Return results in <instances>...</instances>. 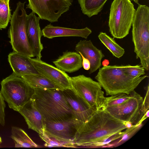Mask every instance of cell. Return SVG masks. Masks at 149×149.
I'll return each instance as SVG.
<instances>
[{"label": "cell", "instance_id": "obj_20", "mask_svg": "<svg viewBox=\"0 0 149 149\" xmlns=\"http://www.w3.org/2000/svg\"><path fill=\"white\" fill-rule=\"evenodd\" d=\"M21 77L27 84L33 89H64L60 86L39 74H27Z\"/></svg>", "mask_w": 149, "mask_h": 149}, {"label": "cell", "instance_id": "obj_6", "mask_svg": "<svg viewBox=\"0 0 149 149\" xmlns=\"http://www.w3.org/2000/svg\"><path fill=\"white\" fill-rule=\"evenodd\" d=\"M1 92L10 108L17 111L32 98L34 89L14 72L1 82Z\"/></svg>", "mask_w": 149, "mask_h": 149}, {"label": "cell", "instance_id": "obj_26", "mask_svg": "<svg viewBox=\"0 0 149 149\" xmlns=\"http://www.w3.org/2000/svg\"><path fill=\"white\" fill-rule=\"evenodd\" d=\"M142 126V123L127 128L124 131V134L122 137L118 139L117 142L113 143L111 146L117 147L123 144L131 138L141 128Z\"/></svg>", "mask_w": 149, "mask_h": 149}, {"label": "cell", "instance_id": "obj_2", "mask_svg": "<svg viewBox=\"0 0 149 149\" xmlns=\"http://www.w3.org/2000/svg\"><path fill=\"white\" fill-rule=\"evenodd\" d=\"M34 90L32 98L45 121L75 118L65 98L63 90L41 88Z\"/></svg>", "mask_w": 149, "mask_h": 149}, {"label": "cell", "instance_id": "obj_27", "mask_svg": "<svg viewBox=\"0 0 149 149\" xmlns=\"http://www.w3.org/2000/svg\"><path fill=\"white\" fill-rule=\"evenodd\" d=\"M130 97V94L122 93L105 97V108L121 104L128 99Z\"/></svg>", "mask_w": 149, "mask_h": 149}, {"label": "cell", "instance_id": "obj_17", "mask_svg": "<svg viewBox=\"0 0 149 149\" xmlns=\"http://www.w3.org/2000/svg\"><path fill=\"white\" fill-rule=\"evenodd\" d=\"M42 36L49 39L60 37H79L85 39L91 33L92 31L87 27L82 29H74L54 26L50 24L42 30Z\"/></svg>", "mask_w": 149, "mask_h": 149}, {"label": "cell", "instance_id": "obj_7", "mask_svg": "<svg viewBox=\"0 0 149 149\" xmlns=\"http://www.w3.org/2000/svg\"><path fill=\"white\" fill-rule=\"evenodd\" d=\"M135 11L130 0H113L110 9L108 25L114 38H123L129 34Z\"/></svg>", "mask_w": 149, "mask_h": 149}, {"label": "cell", "instance_id": "obj_35", "mask_svg": "<svg viewBox=\"0 0 149 149\" xmlns=\"http://www.w3.org/2000/svg\"><path fill=\"white\" fill-rule=\"evenodd\" d=\"M136 3L139 4V0H133Z\"/></svg>", "mask_w": 149, "mask_h": 149}, {"label": "cell", "instance_id": "obj_14", "mask_svg": "<svg viewBox=\"0 0 149 149\" xmlns=\"http://www.w3.org/2000/svg\"><path fill=\"white\" fill-rule=\"evenodd\" d=\"M40 19L33 12L27 15L26 30L28 41L34 57L41 59V52L43 47L41 42L42 33L39 25Z\"/></svg>", "mask_w": 149, "mask_h": 149}, {"label": "cell", "instance_id": "obj_12", "mask_svg": "<svg viewBox=\"0 0 149 149\" xmlns=\"http://www.w3.org/2000/svg\"><path fill=\"white\" fill-rule=\"evenodd\" d=\"M39 74L60 86L64 89L72 87L70 77L65 72L42 61L40 59L29 58Z\"/></svg>", "mask_w": 149, "mask_h": 149}, {"label": "cell", "instance_id": "obj_11", "mask_svg": "<svg viewBox=\"0 0 149 149\" xmlns=\"http://www.w3.org/2000/svg\"><path fill=\"white\" fill-rule=\"evenodd\" d=\"M83 123L75 118L45 121L43 133L48 136L59 140L74 142L77 132Z\"/></svg>", "mask_w": 149, "mask_h": 149}, {"label": "cell", "instance_id": "obj_21", "mask_svg": "<svg viewBox=\"0 0 149 149\" xmlns=\"http://www.w3.org/2000/svg\"><path fill=\"white\" fill-rule=\"evenodd\" d=\"M11 138L13 141L15 148H37L38 145L22 129L17 127L11 128Z\"/></svg>", "mask_w": 149, "mask_h": 149}, {"label": "cell", "instance_id": "obj_9", "mask_svg": "<svg viewBox=\"0 0 149 149\" xmlns=\"http://www.w3.org/2000/svg\"><path fill=\"white\" fill-rule=\"evenodd\" d=\"M130 94L129 98L123 102L105 109L116 118L134 126L141 124L140 121L146 112L143 97L134 90Z\"/></svg>", "mask_w": 149, "mask_h": 149}, {"label": "cell", "instance_id": "obj_5", "mask_svg": "<svg viewBox=\"0 0 149 149\" xmlns=\"http://www.w3.org/2000/svg\"><path fill=\"white\" fill-rule=\"evenodd\" d=\"M25 2H18L11 15L8 31L10 42L13 51L29 58L34 57L29 45L26 33L27 15L24 8Z\"/></svg>", "mask_w": 149, "mask_h": 149}, {"label": "cell", "instance_id": "obj_30", "mask_svg": "<svg viewBox=\"0 0 149 149\" xmlns=\"http://www.w3.org/2000/svg\"><path fill=\"white\" fill-rule=\"evenodd\" d=\"M6 104L4 100L0 91V124L4 126L5 124V109Z\"/></svg>", "mask_w": 149, "mask_h": 149}, {"label": "cell", "instance_id": "obj_24", "mask_svg": "<svg viewBox=\"0 0 149 149\" xmlns=\"http://www.w3.org/2000/svg\"><path fill=\"white\" fill-rule=\"evenodd\" d=\"M10 0H0V30L5 29L10 20L11 15Z\"/></svg>", "mask_w": 149, "mask_h": 149}, {"label": "cell", "instance_id": "obj_10", "mask_svg": "<svg viewBox=\"0 0 149 149\" xmlns=\"http://www.w3.org/2000/svg\"><path fill=\"white\" fill-rule=\"evenodd\" d=\"M26 8L32 10L42 19L52 23L57 22L61 15L68 11L72 0H28Z\"/></svg>", "mask_w": 149, "mask_h": 149}, {"label": "cell", "instance_id": "obj_25", "mask_svg": "<svg viewBox=\"0 0 149 149\" xmlns=\"http://www.w3.org/2000/svg\"><path fill=\"white\" fill-rule=\"evenodd\" d=\"M42 140L45 142V146L51 147L76 148L73 142L61 141L53 137H50L45 135L43 132L39 134Z\"/></svg>", "mask_w": 149, "mask_h": 149}, {"label": "cell", "instance_id": "obj_15", "mask_svg": "<svg viewBox=\"0 0 149 149\" xmlns=\"http://www.w3.org/2000/svg\"><path fill=\"white\" fill-rule=\"evenodd\" d=\"M18 112L24 118L29 129L39 134L43 132L45 120L32 98L20 108Z\"/></svg>", "mask_w": 149, "mask_h": 149}, {"label": "cell", "instance_id": "obj_4", "mask_svg": "<svg viewBox=\"0 0 149 149\" xmlns=\"http://www.w3.org/2000/svg\"><path fill=\"white\" fill-rule=\"evenodd\" d=\"M132 40L136 59L145 70L149 69V8L139 4L134 17Z\"/></svg>", "mask_w": 149, "mask_h": 149}, {"label": "cell", "instance_id": "obj_36", "mask_svg": "<svg viewBox=\"0 0 149 149\" xmlns=\"http://www.w3.org/2000/svg\"><path fill=\"white\" fill-rule=\"evenodd\" d=\"M2 141L1 137L0 136V144L2 143Z\"/></svg>", "mask_w": 149, "mask_h": 149}, {"label": "cell", "instance_id": "obj_23", "mask_svg": "<svg viewBox=\"0 0 149 149\" xmlns=\"http://www.w3.org/2000/svg\"><path fill=\"white\" fill-rule=\"evenodd\" d=\"M98 37L113 56L120 58L123 56L125 52L124 49L116 42L114 38L110 37L106 33L102 32H100Z\"/></svg>", "mask_w": 149, "mask_h": 149}, {"label": "cell", "instance_id": "obj_3", "mask_svg": "<svg viewBox=\"0 0 149 149\" xmlns=\"http://www.w3.org/2000/svg\"><path fill=\"white\" fill-rule=\"evenodd\" d=\"M148 76L133 78L125 72L124 65H108L100 68L95 79L106 92L107 95L124 93L130 94Z\"/></svg>", "mask_w": 149, "mask_h": 149}, {"label": "cell", "instance_id": "obj_19", "mask_svg": "<svg viewBox=\"0 0 149 149\" xmlns=\"http://www.w3.org/2000/svg\"><path fill=\"white\" fill-rule=\"evenodd\" d=\"M8 60L13 72L21 77L27 74H39L29 58L13 51L8 56Z\"/></svg>", "mask_w": 149, "mask_h": 149}, {"label": "cell", "instance_id": "obj_16", "mask_svg": "<svg viewBox=\"0 0 149 149\" xmlns=\"http://www.w3.org/2000/svg\"><path fill=\"white\" fill-rule=\"evenodd\" d=\"M75 49L90 61V74L100 68L102 59L104 55L101 50L97 49L93 44L91 40H80L76 45Z\"/></svg>", "mask_w": 149, "mask_h": 149}, {"label": "cell", "instance_id": "obj_8", "mask_svg": "<svg viewBox=\"0 0 149 149\" xmlns=\"http://www.w3.org/2000/svg\"><path fill=\"white\" fill-rule=\"evenodd\" d=\"M74 91L96 111L105 109V97L100 83L83 74L70 77Z\"/></svg>", "mask_w": 149, "mask_h": 149}, {"label": "cell", "instance_id": "obj_33", "mask_svg": "<svg viewBox=\"0 0 149 149\" xmlns=\"http://www.w3.org/2000/svg\"><path fill=\"white\" fill-rule=\"evenodd\" d=\"M149 109L147 110L146 111V112L144 115L143 116L141 120L140 123H142L147 118H148L149 116Z\"/></svg>", "mask_w": 149, "mask_h": 149}, {"label": "cell", "instance_id": "obj_22", "mask_svg": "<svg viewBox=\"0 0 149 149\" xmlns=\"http://www.w3.org/2000/svg\"><path fill=\"white\" fill-rule=\"evenodd\" d=\"M107 0H78L82 13L91 17L102 10Z\"/></svg>", "mask_w": 149, "mask_h": 149}, {"label": "cell", "instance_id": "obj_34", "mask_svg": "<svg viewBox=\"0 0 149 149\" xmlns=\"http://www.w3.org/2000/svg\"><path fill=\"white\" fill-rule=\"evenodd\" d=\"M109 63V61L107 59L104 60L102 62V65L103 66H105L108 65Z\"/></svg>", "mask_w": 149, "mask_h": 149}, {"label": "cell", "instance_id": "obj_29", "mask_svg": "<svg viewBox=\"0 0 149 149\" xmlns=\"http://www.w3.org/2000/svg\"><path fill=\"white\" fill-rule=\"evenodd\" d=\"M123 134L124 132L122 131L113 134L100 142L96 147L105 146L111 142L122 138Z\"/></svg>", "mask_w": 149, "mask_h": 149}, {"label": "cell", "instance_id": "obj_1", "mask_svg": "<svg viewBox=\"0 0 149 149\" xmlns=\"http://www.w3.org/2000/svg\"><path fill=\"white\" fill-rule=\"evenodd\" d=\"M127 128L125 123L105 109L95 111L78 130L74 140L76 147L96 148L101 141Z\"/></svg>", "mask_w": 149, "mask_h": 149}, {"label": "cell", "instance_id": "obj_32", "mask_svg": "<svg viewBox=\"0 0 149 149\" xmlns=\"http://www.w3.org/2000/svg\"><path fill=\"white\" fill-rule=\"evenodd\" d=\"M82 58V66L86 70H88L90 68V63L89 61L84 58L82 55H80Z\"/></svg>", "mask_w": 149, "mask_h": 149}, {"label": "cell", "instance_id": "obj_28", "mask_svg": "<svg viewBox=\"0 0 149 149\" xmlns=\"http://www.w3.org/2000/svg\"><path fill=\"white\" fill-rule=\"evenodd\" d=\"M125 72L130 77L135 78L140 77L145 74V69L141 65H124Z\"/></svg>", "mask_w": 149, "mask_h": 149}, {"label": "cell", "instance_id": "obj_18", "mask_svg": "<svg viewBox=\"0 0 149 149\" xmlns=\"http://www.w3.org/2000/svg\"><path fill=\"white\" fill-rule=\"evenodd\" d=\"M53 63L60 70L69 73L76 72L83 67L80 54L77 52L68 51L63 52Z\"/></svg>", "mask_w": 149, "mask_h": 149}, {"label": "cell", "instance_id": "obj_31", "mask_svg": "<svg viewBox=\"0 0 149 149\" xmlns=\"http://www.w3.org/2000/svg\"><path fill=\"white\" fill-rule=\"evenodd\" d=\"M146 93L144 100H143V107L146 112L149 109V85H148L145 88Z\"/></svg>", "mask_w": 149, "mask_h": 149}, {"label": "cell", "instance_id": "obj_13", "mask_svg": "<svg viewBox=\"0 0 149 149\" xmlns=\"http://www.w3.org/2000/svg\"><path fill=\"white\" fill-rule=\"evenodd\" d=\"M63 92L65 100L75 119L85 122L95 111L72 89H64Z\"/></svg>", "mask_w": 149, "mask_h": 149}]
</instances>
